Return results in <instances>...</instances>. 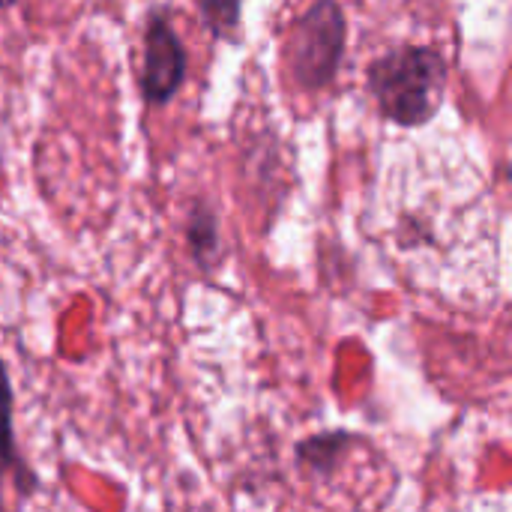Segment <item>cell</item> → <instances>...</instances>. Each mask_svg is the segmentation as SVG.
<instances>
[{
	"label": "cell",
	"instance_id": "6da1fadb",
	"mask_svg": "<svg viewBox=\"0 0 512 512\" xmlns=\"http://www.w3.org/2000/svg\"><path fill=\"white\" fill-rule=\"evenodd\" d=\"M447 81L450 63L438 45L402 42L366 66V87L381 117L405 129L426 126L441 111Z\"/></svg>",
	"mask_w": 512,
	"mask_h": 512
},
{
	"label": "cell",
	"instance_id": "7a4b0ae2",
	"mask_svg": "<svg viewBox=\"0 0 512 512\" xmlns=\"http://www.w3.org/2000/svg\"><path fill=\"white\" fill-rule=\"evenodd\" d=\"M348 45V18L345 9L333 0L312 3L291 27L288 36V69L300 90L318 93L327 90L345 60Z\"/></svg>",
	"mask_w": 512,
	"mask_h": 512
},
{
	"label": "cell",
	"instance_id": "3957f363",
	"mask_svg": "<svg viewBox=\"0 0 512 512\" xmlns=\"http://www.w3.org/2000/svg\"><path fill=\"white\" fill-rule=\"evenodd\" d=\"M189 57L180 33L165 9H150L144 18V57H141V96L147 105H168L186 81Z\"/></svg>",
	"mask_w": 512,
	"mask_h": 512
},
{
	"label": "cell",
	"instance_id": "277c9868",
	"mask_svg": "<svg viewBox=\"0 0 512 512\" xmlns=\"http://www.w3.org/2000/svg\"><path fill=\"white\" fill-rule=\"evenodd\" d=\"M0 465L12 474L18 495L27 498L36 486L33 483L36 477L21 462V453L15 444V396H12V381H9V372L3 366V357H0Z\"/></svg>",
	"mask_w": 512,
	"mask_h": 512
},
{
	"label": "cell",
	"instance_id": "5b68a950",
	"mask_svg": "<svg viewBox=\"0 0 512 512\" xmlns=\"http://www.w3.org/2000/svg\"><path fill=\"white\" fill-rule=\"evenodd\" d=\"M357 444V435L348 432V429H330V432H318V435H309L303 441H297L294 447V459L300 468H306L309 474H333L342 459L348 456V450Z\"/></svg>",
	"mask_w": 512,
	"mask_h": 512
},
{
	"label": "cell",
	"instance_id": "8992f818",
	"mask_svg": "<svg viewBox=\"0 0 512 512\" xmlns=\"http://www.w3.org/2000/svg\"><path fill=\"white\" fill-rule=\"evenodd\" d=\"M186 246L192 252V261L198 270H213L222 258V231H219V216L216 210L198 198L189 210L186 222Z\"/></svg>",
	"mask_w": 512,
	"mask_h": 512
},
{
	"label": "cell",
	"instance_id": "52a82bcc",
	"mask_svg": "<svg viewBox=\"0 0 512 512\" xmlns=\"http://www.w3.org/2000/svg\"><path fill=\"white\" fill-rule=\"evenodd\" d=\"M207 30L216 36V39H234L237 30H240V12L243 6L240 3H222V0H204L198 6Z\"/></svg>",
	"mask_w": 512,
	"mask_h": 512
},
{
	"label": "cell",
	"instance_id": "ba28073f",
	"mask_svg": "<svg viewBox=\"0 0 512 512\" xmlns=\"http://www.w3.org/2000/svg\"><path fill=\"white\" fill-rule=\"evenodd\" d=\"M6 480H12V474L0 465V512H6V501H3V486H6ZM15 483V480H12Z\"/></svg>",
	"mask_w": 512,
	"mask_h": 512
}]
</instances>
